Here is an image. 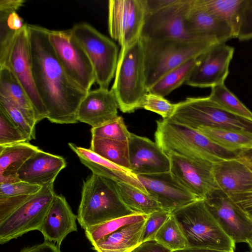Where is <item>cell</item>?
<instances>
[{
	"label": "cell",
	"mask_w": 252,
	"mask_h": 252,
	"mask_svg": "<svg viewBox=\"0 0 252 252\" xmlns=\"http://www.w3.org/2000/svg\"><path fill=\"white\" fill-rule=\"evenodd\" d=\"M66 165L62 157L39 149L24 163L17 176L20 181L43 187L54 183Z\"/></svg>",
	"instance_id": "cell-22"
},
{
	"label": "cell",
	"mask_w": 252,
	"mask_h": 252,
	"mask_svg": "<svg viewBox=\"0 0 252 252\" xmlns=\"http://www.w3.org/2000/svg\"><path fill=\"white\" fill-rule=\"evenodd\" d=\"M71 30L91 62L95 83L99 87L108 89L115 76L120 53L118 46L87 23L76 24Z\"/></svg>",
	"instance_id": "cell-9"
},
{
	"label": "cell",
	"mask_w": 252,
	"mask_h": 252,
	"mask_svg": "<svg viewBox=\"0 0 252 252\" xmlns=\"http://www.w3.org/2000/svg\"><path fill=\"white\" fill-rule=\"evenodd\" d=\"M8 66L25 90L33 107L37 123L47 112L36 89L32 73L28 24L16 32L0 65Z\"/></svg>",
	"instance_id": "cell-11"
},
{
	"label": "cell",
	"mask_w": 252,
	"mask_h": 252,
	"mask_svg": "<svg viewBox=\"0 0 252 252\" xmlns=\"http://www.w3.org/2000/svg\"><path fill=\"white\" fill-rule=\"evenodd\" d=\"M148 90L164 75L218 42L199 38L141 37Z\"/></svg>",
	"instance_id": "cell-2"
},
{
	"label": "cell",
	"mask_w": 252,
	"mask_h": 252,
	"mask_svg": "<svg viewBox=\"0 0 252 252\" xmlns=\"http://www.w3.org/2000/svg\"><path fill=\"white\" fill-rule=\"evenodd\" d=\"M172 213L184 234L188 247L234 252L236 244L220 228L204 199L197 200Z\"/></svg>",
	"instance_id": "cell-6"
},
{
	"label": "cell",
	"mask_w": 252,
	"mask_h": 252,
	"mask_svg": "<svg viewBox=\"0 0 252 252\" xmlns=\"http://www.w3.org/2000/svg\"><path fill=\"white\" fill-rule=\"evenodd\" d=\"M137 177L147 192L164 210L172 212L200 199L182 186L170 171Z\"/></svg>",
	"instance_id": "cell-17"
},
{
	"label": "cell",
	"mask_w": 252,
	"mask_h": 252,
	"mask_svg": "<svg viewBox=\"0 0 252 252\" xmlns=\"http://www.w3.org/2000/svg\"><path fill=\"white\" fill-rule=\"evenodd\" d=\"M247 244L249 248L250 252H252V238Z\"/></svg>",
	"instance_id": "cell-49"
},
{
	"label": "cell",
	"mask_w": 252,
	"mask_h": 252,
	"mask_svg": "<svg viewBox=\"0 0 252 252\" xmlns=\"http://www.w3.org/2000/svg\"><path fill=\"white\" fill-rule=\"evenodd\" d=\"M68 146L77 155L81 163L90 169L93 174L111 179L117 183H127L148 193L137 175L130 170L103 158L91 149L81 147L72 143H69Z\"/></svg>",
	"instance_id": "cell-23"
},
{
	"label": "cell",
	"mask_w": 252,
	"mask_h": 252,
	"mask_svg": "<svg viewBox=\"0 0 252 252\" xmlns=\"http://www.w3.org/2000/svg\"><path fill=\"white\" fill-rule=\"evenodd\" d=\"M39 150L38 147L28 142L0 146V184L20 181L18 170Z\"/></svg>",
	"instance_id": "cell-25"
},
{
	"label": "cell",
	"mask_w": 252,
	"mask_h": 252,
	"mask_svg": "<svg viewBox=\"0 0 252 252\" xmlns=\"http://www.w3.org/2000/svg\"><path fill=\"white\" fill-rule=\"evenodd\" d=\"M205 204L223 232L235 243L252 238V219L229 195L216 189L204 199Z\"/></svg>",
	"instance_id": "cell-12"
},
{
	"label": "cell",
	"mask_w": 252,
	"mask_h": 252,
	"mask_svg": "<svg viewBox=\"0 0 252 252\" xmlns=\"http://www.w3.org/2000/svg\"><path fill=\"white\" fill-rule=\"evenodd\" d=\"M176 104L171 103L164 97L150 93L144 96L141 108L160 115L163 119H167L173 113Z\"/></svg>",
	"instance_id": "cell-38"
},
{
	"label": "cell",
	"mask_w": 252,
	"mask_h": 252,
	"mask_svg": "<svg viewBox=\"0 0 252 252\" xmlns=\"http://www.w3.org/2000/svg\"><path fill=\"white\" fill-rule=\"evenodd\" d=\"M91 131L92 135L114 140L127 142L131 134L121 116L104 125L92 127Z\"/></svg>",
	"instance_id": "cell-37"
},
{
	"label": "cell",
	"mask_w": 252,
	"mask_h": 252,
	"mask_svg": "<svg viewBox=\"0 0 252 252\" xmlns=\"http://www.w3.org/2000/svg\"><path fill=\"white\" fill-rule=\"evenodd\" d=\"M120 196L126 205L138 213L149 215L162 210L160 204L152 196L126 183H117Z\"/></svg>",
	"instance_id": "cell-31"
},
{
	"label": "cell",
	"mask_w": 252,
	"mask_h": 252,
	"mask_svg": "<svg viewBox=\"0 0 252 252\" xmlns=\"http://www.w3.org/2000/svg\"><path fill=\"white\" fill-rule=\"evenodd\" d=\"M131 171L136 175L170 171L168 157L155 142L130 134L128 141Z\"/></svg>",
	"instance_id": "cell-18"
},
{
	"label": "cell",
	"mask_w": 252,
	"mask_h": 252,
	"mask_svg": "<svg viewBox=\"0 0 252 252\" xmlns=\"http://www.w3.org/2000/svg\"><path fill=\"white\" fill-rule=\"evenodd\" d=\"M171 252H227V251H220V250L206 249V248L188 247V248L181 249V250L171 251Z\"/></svg>",
	"instance_id": "cell-48"
},
{
	"label": "cell",
	"mask_w": 252,
	"mask_h": 252,
	"mask_svg": "<svg viewBox=\"0 0 252 252\" xmlns=\"http://www.w3.org/2000/svg\"><path fill=\"white\" fill-rule=\"evenodd\" d=\"M146 13V0H109L108 29L111 37L121 47L140 38Z\"/></svg>",
	"instance_id": "cell-13"
},
{
	"label": "cell",
	"mask_w": 252,
	"mask_h": 252,
	"mask_svg": "<svg viewBox=\"0 0 252 252\" xmlns=\"http://www.w3.org/2000/svg\"><path fill=\"white\" fill-rule=\"evenodd\" d=\"M148 217V215L136 213L115 219L85 230V234L88 240L93 245L125 226L147 220Z\"/></svg>",
	"instance_id": "cell-34"
},
{
	"label": "cell",
	"mask_w": 252,
	"mask_h": 252,
	"mask_svg": "<svg viewBox=\"0 0 252 252\" xmlns=\"http://www.w3.org/2000/svg\"><path fill=\"white\" fill-rule=\"evenodd\" d=\"M213 173L218 189L227 193L252 188V170L236 158L214 163Z\"/></svg>",
	"instance_id": "cell-24"
},
{
	"label": "cell",
	"mask_w": 252,
	"mask_h": 252,
	"mask_svg": "<svg viewBox=\"0 0 252 252\" xmlns=\"http://www.w3.org/2000/svg\"><path fill=\"white\" fill-rule=\"evenodd\" d=\"M237 38L240 41L252 38V0H245Z\"/></svg>",
	"instance_id": "cell-42"
},
{
	"label": "cell",
	"mask_w": 252,
	"mask_h": 252,
	"mask_svg": "<svg viewBox=\"0 0 252 252\" xmlns=\"http://www.w3.org/2000/svg\"><path fill=\"white\" fill-rule=\"evenodd\" d=\"M219 146L239 153L252 148V132L218 127L201 126L197 129Z\"/></svg>",
	"instance_id": "cell-28"
},
{
	"label": "cell",
	"mask_w": 252,
	"mask_h": 252,
	"mask_svg": "<svg viewBox=\"0 0 252 252\" xmlns=\"http://www.w3.org/2000/svg\"><path fill=\"white\" fill-rule=\"evenodd\" d=\"M146 220L125 226L93 244L96 252H130L141 242Z\"/></svg>",
	"instance_id": "cell-26"
},
{
	"label": "cell",
	"mask_w": 252,
	"mask_h": 252,
	"mask_svg": "<svg viewBox=\"0 0 252 252\" xmlns=\"http://www.w3.org/2000/svg\"><path fill=\"white\" fill-rule=\"evenodd\" d=\"M0 109L21 131L28 142L35 138V128L31 126L21 110L9 99L0 96Z\"/></svg>",
	"instance_id": "cell-36"
},
{
	"label": "cell",
	"mask_w": 252,
	"mask_h": 252,
	"mask_svg": "<svg viewBox=\"0 0 252 252\" xmlns=\"http://www.w3.org/2000/svg\"><path fill=\"white\" fill-rule=\"evenodd\" d=\"M236 158L252 170V148L240 151Z\"/></svg>",
	"instance_id": "cell-47"
},
{
	"label": "cell",
	"mask_w": 252,
	"mask_h": 252,
	"mask_svg": "<svg viewBox=\"0 0 252 252\" xmlns=\"http://www.w3.org/2000/svg\"><path fill=\"white\" fill-rule=\"evenodd\" d=\"M28 142L21 131L0 109V146Z\"/></svg>",
	"instance_id": "cell-39"
},
{
	"label": "cell",
	"mask_w": 252,
	"mask_h": 252,
	"mask_svg": "<svg viewBox=\"0 0 252 252\" xmlns=\"http://www.w3.org/2000/svg\"><path fill=\"white\" fill-rule=\"evenodd\" d=\"M90 149L103 158L130 170L127 141L92 135Z\"/></svg>",
	"instance_id": "cell-30"
},
{
	"label": "cell",
	"mask_w": 252,
	"mask_h": 252,
	"mask_svg": "<svg viewBox=\"0 0 252 252\" xmlns=\"http://www.w3.org/2000/svg\"><path fill=\"white\" fill-rule=\"evenodd\" d=\"M228 194L252 219V188Z\"/></svg>",
	"instance_id": "cell-44"
},
{
	"label": "cell",
	"mask_w": 252,
	"mask_h": 252,
	"mask_svg": "<svg viewBox=\"0 0 252 252\" xmlns=\"http://www.w3.org/2000/svg\"><path fill=\"white\" fill-rule=\"evenodd\" d=\"M49 40L69 76L87 92L95 82L93 65L71 29L49 30Z\"/></svg>",
	"instance_id": "cell-10"
},
{
	"label": "cell",
	"mask_w": 252,
	"mask_h": 252,
	"mask_svg": "<svg viewBox=\"0 0 252 252\" xmlns=\"http://www.w3.org/2000/svg\"><path fill=\"white\" fill-rule=\"evenodd\" d=\"M154 239L171 251L188 247L184 234L172 213L157 232Z\"/></svg>",
	"instance_id": "cell-35"
},
{
	"label": "cell",
	"mask_w": 252,
	"mask_h": 252,
	"mask_svg": "<svg viewBox=\"0 0 252 252\" xmlns=\"http://www.w3.org/2000/svg\"><path fill=\"white\" fill-rule=\"evenodd\" d=\"M56 244L44 241L43 243L22 249L19 252H62Z\"/></svg>",
	"instance_id": "cell-46"
},
{
	"label": "cell",
	"mask_w": 252,
	"mask_h": 252,
	"mask_svg": "<svg viewBox=\"0 0 252 252\" xmlns=\"http://www.w3.org/2000/svg\"><path fill=\"white\" fill-rule=\"evenodd\" d=\"M209 13L227 24L237 35L245 0H198Z\"/></svg>",
	"instance_id": "cell-29"
},
{
	"label": "cell",
	"mask_w": 252,
	"mask_h": 252,
	"mask_svg": "<svg viewBox=\"0 0 252 252\" xmlns=\"http://www.w3.org/2000/svg\"><path fill=\"white\" fill-rule=\"evenodd\" d=\"M208 97L226 111L252 122V112L226 87L224 84L212 87Z\"/></svg>",
	"instance_id": "cell-33"
},
{
	"label": "cell",
	"mask_w": 252,
	"mask_h": 252,
	"mask_svg": "<svg viewBox=\"0 0 252 252\" xmlns=\"http://www.w3.org/2000/svg\"><path fill=\"white\" fill-rule=\"evenodd\" d=\"M185 28L193 37L218 43L235 38L231 28L206 10L198 0H194L186 19Z\"/></svg>",
	"instance_id": "cell-20"
},
{
	"label": "cell",
	"mask_w": 252,
	"mask_h": 252,
	"mask_svg": "<svg viewBox=\"0 0 252 252\" xmlns=\"http://www.w3.org/2000/svg\"><path fill=\"white\" fill-rule=\"evenodd\" d=\"M75 215L65 198L55 194L40 231L44 240L60 247L71 232L77 231Z\"/></svg>",
	"instance_id": "cell-21"
},
{
	"label": "cell",
	"mask_w": 252,
	"mask_h": 252,
	"mask_svg": "<svg viewBox=\"0 0 252 252\" xmlns=\"http://www.w3.org/2000/svg\"><path fill=\"white\" fill-rule=\"evenodd\" d=\"M111 90L123 112L131 113L141 108L148 92L141 37L121 48Z\"/></svg>",
	"instance_id": "cell-5"
},
{
	"label": "cell",
	"mask_w": 252,
	"mask_h": 252,
	"mask_svg": "<svg viewBox=\"0 0 252 252\" xmlns=\"http://www.w3.org/2000/svg\"><path fill=\"white\" fill-rule=\"evenodd\" d=\"M42 187L22 181L0 184V197L33 195L38 192Z\"/></svg>",
	"instance_id": "cell-41"
},
{
	"label": "cell",
	"mask_w": 252,
	"mask_h": 252,
	"mask_svg": "<svg viewBox=\"0 0 252 252\" xmlns=\"http://www.w3.org/2000/svg\"><path fill=\"white\" fill-rule=\"evenodd\" d=\"M0 96L8 98L17 106L35 128L37 123L32 104L16 76L6 65H0Z\"/></svg>",
	"instance_id": "cell-27"
},
{
	"label": "cell",
	"mask_w": 252,
	"mask_h": 252,
	"mask_svg": "<svg viewBox=\"0 0 252 252\" xmlns=\"http://www.w3.org/2000/svg\"><path fill=\"white\" fill-rule=\"evenodd\" d=\"M155 239L149 240L141 243L130 252H171Z\"/></svg>",
	"instance_id": "cell-45"
},
{
	"label": "cell",
	"mask_w": 252,
	"mask_h": 252,
	"mask_svg": "<svg viewBox=\"0 0 252 252\" xmlns=\"http://www.w3.org/2000/svg\"><path fill=\"white\" fill-rule=\"evenodd\" d=\"M171 214V212L162 209L148 215L143 231L141 242L154 239L157 232Z\"/></svg>",
	"instance_id": "cell-40"
},
{
	"label": "cell",
	"mask_w": 252,
	"mask_h": 252,
	"mask_svg": "<svg viewBox=\"0 0 252 252\" xmlns=\"http://www.w3.org/2000/svg\"><path fill=\"white\" fill-rule=\"evenodd\" d=\"M170 172L186 189L200 199L218 189L213 173V162L186 158L174 154L168 155Z\"/></svg>",
	"instance_id": "cell-16"
},
{
	"label": "cell",
	"mask_w": 252,
	"mask_h": 252,
	"mask_svg": "<svg viewBox=\"0 0 252 252\" xmlns=\"http://www.w3.org/2000/svg\"><path fill=\"white\" fill-rule=\"evenodd\" d=\"M157 124L156 142L167 156L174 154L215 163L236 158L238 154L219 146L197 130L163 119Z\"/></svg>",
	"instance_id": "cell-4"
},
{
	"label": "cell",
	"mask_w": 252,
	"mask_h": 252,
	"mask_svg": "<svg viewBox=\"0 0 252 252\" xmlns=\"http://www.w3.org/2000/svg\"><path fill=\"white\" fill-rule=\"evenodd\" d=\"M234 48L225 43L213 45L196 59L186 84L194 87L212 88L224 84Z\"/></svg>",
	"instance_id": "cell-15"
},
{
	"label": "cell",
	"mask_w": 252,
	"mask_h": 252,
	"mask_svg": "<svg viewBox=\"0 0 252 252\" xmlns=\"http://www.w3.org/2000/svg\"><path fill=\"white\" fill-rule=\"evenodd\" d=\"M32 73L37 93L51 122L75 124L87 92L67 74L49 40V30L28 24Z\"/></svg>",
	"instance_id": "cell-1"
},
{
	"label": "cell",
	"mask_w": 252,
	"mask_h": 252,
	"mask_svg": "<svg viewBox=\"0 0 252 252\" xmlns=\"http://www.w3.org/2000/svg\"><path fill=\"white\" fill-rule=\"evenodd\" d=\"M193 1L171 0L156 11L147 12L141 37L199 38L190 35L185 28L186 19Z\"/></svg>",
	"instance_id": "cell-14"
},
{
	"label": "cell",
	"mask_w": 252,
	"mask_h": 252,
	"mask_svg": "<svg viewBox=\"0 0 252 252\" xmlns=\"http://www.w3.org/2000/svg\"><path fill=\"white\" fill-rule=\"evenodd\" d=\"M136 213L123 202L114 181L92 173L84 181L77 220L84 230Z\"/></svg>",
	"instance_id": "cell-3"
},
{
	"label": "cell",
	"mask_w": 252,
	"mask_h": 252,
	"mask_svg": "<svg viewBox=\"0 0 252 252\" xmlns=\"http://www.w3.org/2000/svg\"><path fill=\"white\" fill-rule=\"evenodd\" d=\"M196 59H192L166 73L148 90V92L163 97L168 95L186 82L195 65Z\"/></svg>",
	"instance_id": "cell-32"
},
{
	"label": "cell",
	"mask_w": 252,
	"mask_h": 252,
	"mask_svg": "<svg viewBox=\"0 0 252 252\" xmlns=\"http://www.w3.org/2000/svg\"><path fill=\"white\" fill-rule=\"evenodd\" d=\"M32 195L0 197V220L10 214Z\"/></svg>",
	"instance_id": "cell-43"
},
{
	"label": "cell",
	"mask_w": 252,
	"mask_h": 252,
	"mask_svg": "<svg viewBox=\"0 0 252 252\" xmlns=\"http://www.w3.org/2000/svg\"><path fill=\"white\" fill-rule=\"evenodd\" d=\"M118 108L113 91L99 87L87 92L79 106L77 119L92 127H98L116 119Z\"/></svg>",
	"instance_id": "cell-19"
},
{
	"label": "cell",
	"mask_w": 252,
	"mask_h": 252,
	"mask_svg": "<svg viewBox=\"0 0 252 252\" xmlns=\"http://www.w3.org/2000/svg\"><path fill=\"white\" fill-rule=\"evenodd\" d=\"M55 194L54 183L45 185L38 192L0 220V244L30 231H40Z\"/></svg>",
	"instance_id": "cell-8"
},
{
	"label": "cell",
	"mask_w": 252,
	"mask_h": 252,
	"mask_svg": "<svg viewBox=\"0 0 252 252\" xmlns=\"http://www.w3.org/2000/svg\"><path fill=\"white\" fill-rule=\"evenodd\" d=\"M163 120L196 130L206 126L252 132V122L226 111L208 96L188 97L176 103L172 115Z\"/></svg>",
	"instance_id": "cell-7"
}]
</instances>
